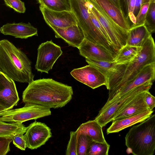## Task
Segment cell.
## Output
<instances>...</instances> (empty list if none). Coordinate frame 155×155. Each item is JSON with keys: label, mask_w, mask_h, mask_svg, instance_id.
Wrapping results in <instances>:
<instances>
[{"label": "cell", "mask_w": 155, "mask_h": 155, "mask_svg": "<svg viewBox=\"0 0 155 155\" xmlns=\"http://www.w3.org/2000/svg\"><path fill=\"white\" fill-rule=\"evenodd\" d=\"M27 127L22 124L8 123L0 120V136H10L12 137L17 134H24Z\"/></svg>", "instance_id": "cb8c5ba5"}, {"label": "cell", "mask_w": 155, "mask_h": 155, "mask_svg": "<svg viewBox=\"0 0 155 155\" xmlns=\"http://www.w3.org/2000/svg\"><path fill=\"white\" fill-rule=\"evenodd\" d=\"M71 74L75 79L94 89L106 85V77L95 67L88 65L73 69Z\"/></svg>", "instance_id": "8fae6325"}, {"label": "cell", "mask_w": 155, "mask_h": 155, "mask_svg": "<svg viewBox=\"0 0 155 155\" xmlns=\"http://www.w3.org/2000/svg\"><path fill=\"white\" fill-rule=\"evenodd\" d=\"M153 84L152 81L147 82L130 91L117 99L106 103L99 111L95 120L102 127L112 121L117 112L131 101L137 94L149 90Z\"/></svg>", "instance_id": "52a82bcc"}, {"label": "cell", "mask_w": 155, "mask_h": 155, "mask_svg": "<svg viewBox=\"0 0 155 155\" xmlns=\"http://www.w3.org/2000/svg\"><path fill=\"white\" fill-rule=\"evenodd\" d=\"M69 1L72 11L76 18L78 25L83 32L84 39L112 51V46L95 27L91 20L87 0Z\"/></svg>", "instance_id": "5b68a950"}, {"label": "cell", "mask_w": 155, "mask_h": 155, "mask_svg": "<svg viewBox=\"0 0 155 155\" xmlns=\"http://www.w3.org/2000/svg\"><path fill=\"white\" fill-rule=\"evenodd\" d=\"M141 48L142 46L136 47L126 45L117 52L114 61L116 64L129 62L136 57Z\"/></svg>", "instance_id": "603a6c76"}, {"label": "cell", "mask_w": 155, "mask_h": 155, "mask_svg": "<svg viewBox=\"0 0 155 155\" xmlns=\"http://www.w3.org/2000/svg\"><path fill=\"white\" fill-rule=\"evenodd\" d=\"M110 145L107 142H93L89 148L86 155H108Z\"/></svg>", "instance_id": "f1b7e54d"}, {"label": "cell", "mask_w": 155, "mask_h": 155, "mask_svg": "<svg viewBox=\"0 0 155 155\" xmlns=\"http://www.w3.org/2000/svg\"><path fill=\"white\" fill-rule=\"evenodd\" d=\"M127 152L134 155H153L155 150V115L132 127L125 137Z\"/></svg>", "instance_id": "277c9868"}, {"label": "cell", "mask_w": 155, "mask_h": 155, "mask_svg": "<svg viewBox=\"0 0 155 155\" xmlns=\"http://www.w3.org/2000/svg\"><path fill=\"white\" fill-rule=\"evenodd\" d=\"M51 129L45 123L35 122L27 127L24 135L26 147L33 150L44 145L52 137Z\"/></svg>", "instance_id": "30bf717a"}, {"label": "cell", "mask_w": 155, "mask_h": 155, "mask_svg": "<svg viewBox=\"0 0 155 155\" xmlns=\"http://www.w3.org/2000/svg\"><path fill=\"white\" fill-rule=\"evenodd\" d=\"M87 1L88 2V9L90 16L93 23L95 27L106 38L110 44L112 45L111 42L104 28L92 12L90 7L89 2L87 0Z\"/></svg>", "instance_id": "d6a6232c"}, {"label": "cell", "mask_w": 155, "mask_h": 155, "mask_svg": "<svg viewBox=\"0 0 155 155\" xmlns=\"http://www.w3.org/2000/svg\"><path fill=\"white\" fill-rule=\"evenodd\" d=\"M102 127L95 120L82 123L76 131L88 136L94 142L101 143L107 142L102 131Z\"/></svg>", "instance_id": "44dd1931"}, {"label": "cell", "mask_w": 155, "mask_h": 155, "mask_svg": "<svg viewBox=\"0 0 155 155\" xmlns=\"http://www.w3.org/2000/svg\"><path fill=\"white\" fill-rule=\"evenodd\" d=\"M150 3H146L141 5L139 12L136 16L135 24L132 28L144 25Z\"/></svg>", "instance_id": "f546056e"}, {"label": "cell", "mask_w": 155, "mask_h": 155, "mask_svg": "<svg viewBox=\"0 0 155 155\" xmlns=\"http://www.w3.org/2000/svg\"><path fill=\"white\" fill-rule=\"evenodd\" d=\"M66 155H77L76 133V131H71L70 138L67 146Z\"/></svg>", "instance_id": "1f68e13d"}, {"label": "cell", "mask_w": 155, "mask_h": 155, "mask_svg": "<svg viewBox=\"0 0 155 155\" xmlns=\"http://www.w3.org/2000/svg\"><path fill=\"white\" fill-rule=\"evenodd\" d=\"M85 59L86 61L89 65L96 68L106 77L116 64L114 61H107L87 58Z\"/></svg>", "instance_id": "4316f807"}, {"label": "cell", "mask_w": 155, "mask_h": 155, "mask_svg": "<svg viewBox=\"0 0 155 155\" xmlns=\"http://www.w3.org/2000/svg\"><path fill=\"white\" fill-rule=\"evenodd\" d=\"M151 0H135V6L134 15L136 17L139 12L141 5L144 3L150 2Z\"/></svg>", "instance_id": "74e56055"}, {"label": "cell", "mask_w": 155, "mask_h": 155, "mask_svg": "<svg viewBox=\"0 0 155 155\" xmlns=\"http://www.w3.org/2000/svg\"><path fill=\"white\" fill-rule=\"evenodd\" d=\"M0 31L4 35H10L15 38L21 39L38 36L37 29L29 22L7 23L0 28Z\"/></svg>", "instance_id": "e0dca14e"}, {"label": "cell", "mask_w": 155, "mask_h": 155, "mask_svg": "<svg viewBox=\"0 0 155 155\" xmlns=\"http://www.w3.org/2000/svg\"><path fill=\"white\" fill-rule=\"evenodd\" d=\"M62 53L61 47L51 40L42 43L38 48L35 69L38 71L48 74Z\"/></svg>", "instance_id": "9c48e42d"}, {"label": "cell", "mask_w": 155, "mask_h": 155, "mask_svg": "<svg viewBox=\"0 0 155 155\" xmlns=\"http://www.w3.org/2000/svg\"><path fill=\"white\" fill-rule=\"evenodd\" d=\"M154 110H148L126 117L113 120L107 130V134L119 132L123 130L146 120L152 114Z\"/></svg>", "instance_id": "d6986e66"}, {"label": "cell", "mask_w": 155, "mask_h": 155, "mask_svg": "<svg viewBox=\"0 0 155 155\" xmlns=\"http://www.w3.org/2000/svg\"><path fill=\"white\" fill-rule=\"evenodd\" d=\"M39 8L47 24L61 28L78 24L76 18L72 12L54 11L41 5Z\"/></svg>", "instance_id": "4fadbf2b"}, {"label": "cell", "mask_w": 155, "mask_h": 155, "mask_svg": "<svg viewBox=\"0 0 155 155\" xmlns=\"http://www.w3.org/2000/svg\"><path fill=\"white\" fill-rule=\"evenodd\" d=\"M141 46V49L133 60L125 64H116L108 73L106 87L109 91L106 102L110 101L144 66L155 63V45L151 34Z\"/></svg>", "instance_id": "7a4b0ae2"}, {"label": "cell", "mask_w": 155, "mask_h": 155, "mask_svg": "<svg viewBox=\"0 0 155 155\" xmlns=\"http://www.w3.org/2000/svg\"><path fill=\"white\" fill-rule=\"evenodd\" d=\"M121 10L120 7L119 0H109Z\"/></svg>", "instance_id": "f35d334b"}, {"label": "cell", "mask_w": 155, "mask_h": 155, "mask_svg": "<svg viewBox=\"0 0 155 155\" xmlns=\"http://www.w3.org/2000/svg\"><path fill=\"white\" fill-rule=\"evenodd\" d=\"M72 87L51 78L33 80L22 94L25 104L39 105L50 109L61 108L71 100Z\"/></svg>", "instance_id": "6da1fadb"}, {"label": "cell", "mask_w": 155, "mask_h": 155, "mask_svg": "<svg viewBox=\"0 0 155 155\" xmlns=\"http://www.w3.org/2000/svg\"><path fill=\"white\" fill-rule=\"evenodd\" d=\"M7 6L19 13H24L26 8L24 3L21 0H3Z\"/></svg>", "instance_id": "4dcf8cb0"}, {"label": "cell", "mask_w": 155, "mask_h": 155, "mask_svg": "<svg viewBox=\"0 0 155 155\" xmlns=\"http://www.w3.org/2000/svg\"><path fill=\"white\" fill-rule=\"evenodd\" d=\"M155 78V63L146 65L133 79L126 84L109 102L117 99L133 89L147 82H153Z\"/></svg>", "instance_id": "5bb4252c"}, {"label": "cell", "mask_w": 155, "mask_h": 155, "mask_svg": "<svg viewBox=\"0 0 155 155\" xmlns=\"http://www.w3.org/2000/svg\"><path fill=\"white\" fill-rule=\"evenodd\" d=\"M150 35L143 25L131 28L128 31L126 45L141 47Z\"/></svg>", "instance_id": "7402d4cb"}, {"label": "cell", "mask_w": 155, "mask_h": 155, "mask_svg": "<svg viewBox=\"0 0 155 155\" xmlns=\"http://www.w3.org/2000/svg\"><path fill=\"white\" fill-rule=\"evenodd\" d=\"M91 9L101 23L117 52L126 45L128 31L118 26L104 12L95 0H87Z\"/></svg>", "instance_id": "8992f818"}, {"label": "cell", "mask_w": 155, "mask_h": 155, "mask_svg": "<svg viewBox=\"0 0 155 155\" xmlns=\"http://www.w3.org/2000/svg\"><path fill=\"white\" fill-rule=\"evenodd\" d=\"M0 70L14 81L29 84L34 80L30 60L6 39L0 41Z\"/></svg>", "instance_id": "3957f363"}, {"label": "cell", "mask_w": 155, "mask_h": 155, "mask_svg": "<svg viewBox=\"0 0 155 155\" xmlns=\"http://www.w3.org/2000/svg\"><path fill=\"white\" fill-rule=\"evenodd\" d=\"M155 2V0H151L150 2Z\"/></svg>", "instance_id": "60d3db41"}, {"label": "cell", "mask_w": 155, "mask_h": 155, "mask_svg": "<svg viewBox=\"0 0 155 155\" xmlns=\"http://www.w3.org/2000/svg\"><path fill=\"white\" fill-rule=\"evenodd\" d=\"M47 25L54 32L56 38L62 39L69 46L78 48L84 39L83 32L78 24L64 28Z\"/></svg>", "instance_id": "2e32d148"}, {"label": "cell", "mask_w": 155, "mask_h": 155, "mask_svg": "<svg viewBox=\"0 0 155 155\" xmlns=\"http://www.w3.org/2000/svg\"><path fill=\"white\" fill-rule=\"evenodd\" d=\"M145 100L150 110H152L155 106V97L152 95L149 91H146Z\"/></svg>", "instance_id": "d590c367"}, {"label": "cell", "mask_w": 155, "mask_h": 155, "mask_svg": "<svg viewBox=\"0 0 155 155\" xmlns=\"http://www.w3.org/2000/svg\"><path fill=\"white\" fill-rule=\"evenodd\" d=\"M50 108L39 105L25 104L22 107L0 112V120L4 122L18 124L31 120L51 115Z\"/></svg>", "instance_id": "ba28073f"}, {"label": "cell", "mask_w": 155, "mask_h": 155, "mask_svg": "<svg viewBox=\"0 0 155 155\" xmlns=\"http://www.w3.org/2000/svg\"><path fill=\"white\" fill-rule=\"evenodd\" d=\"M107 15L118 26L128 31L130 25L122 11L109 0H95Z\"/></svg>", "instance_id": "ffe728a7"}, {"label": "cell", "mask_w": 155, "mask_h": 155, "mask_svg": "<svg viewBox=\"0 0 155 155\" xmlns=\"http://www.w3.org/2000/svg\"><path fill=\"white\" fill-rule=\"evenodd\" d=\"M76 132L77 155H86L89 148L93 141L86 134L79 132Z\"/></svg>", "instance_id": "484cf974"}, {"label": "cell", "mask_w": 155, "mask_h": 155, "mask_svg": "<svg viewBox=\"0 0 155 155\" xmlns=\"http://www.w3.org/2000/svg\"><path fill=\"white\" fill-rule=\"evenodd\" d=\"M6 110V109L3 107L0 106V112Z\"/></svg>", "instance_id": "ab89813d"}, {"label": "cell", "mask_w": 155, "mask_h": 155, "mask_svg": "<svg viewBox=\"0 0 155 155\" xmlns=\"http://www.w3.org/2000/svg\"><path fill=\"white\" fill-rule=\"evenodd\" d=\"M80 54L85 58L114 62L115 55L104 47L84 39L78 48Z\"/></svg>", "instance_id": "9a60e30c"}, {"label": "cell", "mask_w": 155, "mask_h": 155, "mask_svg": "<svg viewBox=\"0 0 155 155\" xmlns=\"http://www.w3.org/2000/svg\"><path fill=\"white\" fill-rule=\"evenodd\" d=\"M147 91H143L136 95L131 101L117 112L113 120L150 110L145 100Z\"/></svg>", "instance_id": "ac0fdd59"}, {"label": "cell", "mask_w": 155, "mask_h": 155, "mask_svg": "<svg viewBox=\"0 0 155 155\" xmlns=\"http://www.w3.org/2000/svg\"><path fill=\"white\" fill-rule=\"evenodd\" d=\"M119 0L120 2L121 10L128 21V7L130 0Z\"/></svg>", "instance_id": "8d00e7d4"}, {"label": "cell", "mask_w": 155, "mask_h": 155, "mask_svg": "<svg viewBox=\"0 0 155 155\" xmlns=\"http://www.w3.org/2000/svg\"><path fill=\"white\" fill-rule=\"evenodd\" d=\"M40 5L56 11L72 12L69 0H37Z\"/></svg>", "instance_id": "d4e9b609"}, {"label": "cell", "mask_w": 155, "mask_h": 155, "mask_svg": "<svg viewBox=\"0 0 155 155\" xmlns=\"http://www.w3.org/2000/svg\"><path fill=\"white\" fill-rule=\"evenodd\" d=\"M143 25L151 34L155 31V2H150Z\"/></svg>", "instance_id": "83f0119b"}, {"label": "cell", "mask_w": 155, "mask_h": 155, "mask_svg": "<svg viewBox=\"0 0 155 155\" xmlns=\"http://www.w3.org/2000/svg\"><path fill=\"white\" fill-rule=\"evenodd\" d=\"M19 100L14 81L0 71V106L6 110H10Z\"/></svg>", "instance_id": "7c38bea8"}, {"label": "cell", "mask_w": 155, "mask_h": 155, "mask_svg": "<svg viewBox=\"0 0 155 155\" xmlns=\"http://www.w3.org/2000/svg\"><path fill=\"white\" fill-rule=\"evenodd\" d=\"M12 141L10 136H0V155H5L10 151V144Z\"/></svg>", "instance_id": "836d02e7"}, {"label": "cell", "mask_w": 155, "mask_h": 155, "mask_svg": "<svg viewBox=\"0 0 155 155\" xmlns=\"http://www.w3.org/2000/svg\"><path fill=\"white\" fill-rule=\"evenodd\" d=\"M23 134H16L12 137L13 144L21 150H25L26 147V143Z\"/></svg>", "instance_id": "e575fe53"}]
</instances>
